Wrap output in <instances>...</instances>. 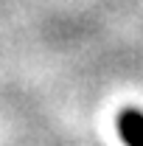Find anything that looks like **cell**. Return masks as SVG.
Masks as SVG:
<instances>
[{"label": "cell", "mask_w": 143, "mask_h": 146, "mask_svg": "<svg viewBox=\"0 0 143 146\" xmlns=\"http://www.w3.org/2000/svg\"><path fill=\"white\" fill-rule=\"evenodd\" d=\"M118 135L126 146H143V110L124 107L118 112Z\"/></svg>", "instance_id": "obj_1"}]
</instances>
